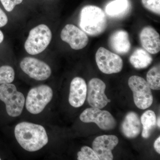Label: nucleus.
<instances>
[{"instance_id":"obj_27","label":"nucleus","mask_w":160,"mask_h":160,"mask_svg":"<svg viewBox=\"0 0 160 160\" xmlns=\"http://www.w3.org/2000/svg\"><path fill=\"white\" fill-rule=\"evenodd\" d=\"M4 35H3V32L0 30V44L2 43L4 40Z\"/></svg>"},{"instance_id":"obj_8","label":"nucleus","mask_w":160,"mask_h":160,"mask_svg":"<svg viewBox=\"0 0 160 160\" xmlns=\"http://www.w3.org/2000/svg\"><path fill=\"white\" fill-rule=\"evenodd\" d=\"M80 119L83 122L96 123L100 129L104 130L114 129L117 124L109 112L92 107L85 109L80 115Z\"/></svg>"},{"instance_id":"obj_28","label":"nucleus","mask_w":160,"mask_h":160,"mask_svg":"<svg viewBox=\"0 0 160 160\" xmlns=\"http://www.w3.org/2000/svg\"><path fill=\"white\" fill-rule=\"evenodd\" d=\"M157 125H158V126L159 128H160V117H159V118H158V122H157Z\"/></svg>"},{"instance_id":"obj_22","label":"nucleus","mask_w":160,"mask_h":160,"mask_svg":"<svg viewBox=\"0 0 160 160\" xmlns=\"http://www.w3.org/2000/svg\"><path fill=\"white\" fill-rule=\"evenodd\" d=\"M77 155L78 160H99L93 149L87 146L82 147Z\"/></svg>"},{"instance_id":"obj_15","label":"nucleus","mask_w":160,"mask_h":160,"mask_svg":"<svg viewBox=\"0 0 160 160\" xmlns=\"http://www.w3.org/2000/svg\"><path fill=\"white\" fill-rule=\"evenodd\" d=\"M109 43L110 48L118 54H126L131 49L129 34L125 30H119L113 32L109 38Z\"/></svg>"},{"instance_id":"obj_23","label":"nucleus","mask_w":160,"mask_h":160,"mask_svg":"<svg viewBox=\"0 0 160 160\" xmlns=\"http://www.w3.org/2000/svg\"><path fill=\"white\" fill-rule=\"evenodd\" d=\"M145 8L149 11L160 15V0H142Z\"/></svg>"},{"instance_id":"obj_1","label":"nucleus","mask_w":160,"mask_h":160,"mask_svg":"<svg viewBox=\"0 0 160 160\" xmlns=\"http://www.w3.org/2000/svg\"><path fill=\"white\" fill-rule=\"evenodd\" d=\"M14 135L20 146L29 152L40 150L49 141L47 132L43 126L28 122H22L17 125Z\"/></svg>"},{"instance_id":"obj_2","label":"nucleus","mask_w":160,"mask_h":160,"mask_svg":"<svg viewBox=\"0 0 160 160\" xmlns=\"http://www.w3.org/2000/svg\"><path fill=\"white\" fill-rule=\"evenodd\" d=\"M79 26L89 35H99L105 31L107 27L106 14L98 6H85L80 12Z\"/></svg>"},{"instance_id":"obj_11","label":"nucleus","mask_w":160,"mask_h":160,"mask_svg":"<svg viewBox=\"0 0 160 160\" xmlns=\"http://www.w3.org/2000/svg\"><path fill=\"white\" fill-rule=\"evenodd\" d=\"M61 38L75 50L83 49L89 42V38L86 33L72 24H68L64 27L61 32Z\"/></svg>"},{"instance_id":"obj_29","label":"nucleus","mask_w":160,"mask_h":160,"mask_svg":"<svg viewBox=\"0 0 160 160\" xmlns=\"http://www.w3.org/2000/svg\"><path fill=\"white\" fill-rule=\"evenodd\" d=\"M1 160V158H0V160Z\"/></svg>"},{"instance_id":"obj_4","label":"nucleus","mask_w":160,"mask_h":160,"mask_svg":"<svg viewBox=\"0 0 160 160\" xmlns=\"http://www.w3.org/2000/svg\"><path fill=\"white\" fill-rule=\"evenodd\" d=\"M52 35L48 26L38 25L32 29L25 43V49L29 54H38L46 49L51 42Z\"/></svg>"},{"instance_id":"obj_18","label":"nucleus","mask_w":160,"mask_h":160,"mask_svg":"<svg viewBox=\"0 0 160 160\" xmlns=\"http://www.w3.org/2000/svg\"><path fill=\"white\" fill-rule=\"evenodd\" d=\"M152 57L145 49L138 48L129 58V62L137 69H146L151 64Z\"/></svg>"},{"instance_id":"obj_16","label":"nucleus","mask_w":160,"mask_h":160,"mask_svg":"<svg viewBox=\"0 0 160 160\" xmlns=\"http://www.w3.org/2000/svg\"><path fill=\"white\" fill-rule=\"evenodd\" d=\"M122 132L126 137L134 138L141 132V121L138 116L134 112H128L121 126Z\"/></svg>"},{"instance_id":"obj_17","label":"nucleus","mask_w":160,"mask_h":160,"mask_svg":"<svg viewBox=\"0 0 160 160\" xmlns=\"http://www.w3.org/2000/svg\"><path fill=\"white\" fill-rule=\"evenodd\" d=\"M129 10L128 0H114L106 6L105 11L109 17L121 18L126 16Z\"/></svg>"},{"instance_id":"obj_3","label":"nucleus","mask_w":160,"mask_h":160,"mask_svg":"<svg viewBox=\"0 0 160 160\" xmlns=\"http://www.w3.org/2000/svg\"><path fill=\"white\" fill-rule=\"evenodd\" d=\"M0 100L6 104V112L9 116L17 117L22 114L26 99L14 84L6 83L0 86Z\"/></svg>"},{"instance_id":"obj_7","label":"nucleus","mask_w":160,"mask_h":160,"mask_svg":"<svg viewBox=\"0 0 160 160\" xmlns=\"http://www.w3.org/2000/svg\"><path fill=\"white\" fill-rule=\"evenodd\" d=\"M95 58L99 69L105 74L118 73L122 69V58L104 47L99 48L96 53Z\"/></svg>"},{"instance_id":"obj_21","label":"nucleus","mask_w":160,"mask_h":160,"mask_svg":"<svg viewBox=\"0 0 160 160\" xmlns=\"http://www.w3.org/2000/svg\"><path fill=\"white\" fill-rule=\"evenodd\" d=\"M14 78L15 72L12 67L9 66L0 67V85L11 83Z\"/></svg>"},{"instance_id":"obj_6","label":"nucleus","mask_w":160,"mask_h":160,"mask_svg":"<svg viewBox=\"0 0 160 160\" xmlns=\"http://www.w3.org/2000/svg\"><path fill=\"white\" fill-rule=\"evenodd\" d=\"M128 84L133 93V100L138 108L145 109L151 106L153 97L146 80L138 76H132L129 78Z\"/></svg>"},{"instance_id":"obj_26","label":"nucleus","mask_w":160,"mask_h":160,"mask_svg":"<svg viewBox=\"0 0 160 160\" xmlns=\"http://www.w3.org/2000/svg\"><path fill=\"white\" fill-rule=\"evenodd\" d=\"M154 148L155 149L156 151L159 154L160 153V137H159L155 141L154 143Z\"/></svg>"},{"instance_id":"obj_14","label":"nucleus","mask_w":160,"mask_h":160,"mask_svg":"<svg viewBox=\"0 0 160 160\" xmlns=\"http://www.w3.org/2000/svg\"><path fill=\"white\" fill-rule=\"evenodd\" d=\"M140 39L144 49L151 54H157L160 50V37L157 31L150 26L143 28Z\"/></svg>"},{"instance_id":"obj_24","label":"nucleus","mask_w":160,"mask_h":160,"mask_svg":"<svg viewBox=\"0 0 160 160\" xmlns=\"http://www.w3.org/2000/svg\"><path fill=\"white\" fill-rule=\"evenodd\" d=\"M3 7L6 11L11 12L14 9L15 6L21 4L23 0H0Z\"/></svg>"},{"instance_id":"obj_25","label":"nucleus","mask_w":160,"mask_h":160,"mask_svg":"<svg viewBox=\"0 0 160 160\" xmlns=\"http://www.w3.org/2000/svg\"><path fill=\"white\" fill-rule=\"evenodd\" d=\"M8 18L5 12L0 8V27L6 26L8 23Z\"/></svg>"},{"instance_id":"obj_5","label":"nucleus","mask_w":160,"mask_h":160,"mask_svg":"<svg viewBox=\"0 0 160 160\" xmlns=\"http://www.w3.org/2000/svg\"><path fill=\"white\" fill-rule=\"evenodd\" d=\"M52 97L53 91L47 85H40L32 88L28 92L25 102L26 109L32 114H39L51 102Z\"/></svg>"},{"instance_id":"obj_12","label":"nucleus","mask_w":160,"mask_h":160,"mask_svg":"<svg viewBox=\"0 0 160 160\" xmlns=\"http://www.w3.org/2000/svg\"><path fill=\"white\" fill-rule=\"evenodd\" d=\"M119 140L112 135L98 137L92 142V149L101 160H112V150L117 146Z\"/></svg>"},{"instance_id":"obj_9","label":"nucleus","mask_w":160,"mask_h":160,"mask_svg":"<svg viewBox=\"0 0 160 160\" xmlns=\"http://www.w3.org/2000/svg\"><path fill=\"white\" fill-rule=\"evenodd\" d=\"M20 66L25 73L37 81H45L51 75V69L49 65L35 58H24L21 61Z\"/></svg>"},{"instance_id":"obj_19","label":"nucleus","mask_w":160,"mask_h":160,"mask_svg":"<svg viewBox=\"0 0 160 160\" xmlns=\"http://www.w3.org/2000/svg\"><path fill=\"white\" fill-rule=\"evenodd\" d=\"M156 116L152 110L145 112L141 118V123L143 125L142 136L148 138L150 136L151 131L155 127L156 125Z\"/></svg>"},{"instance_id":"obj_20","label":"nucleus","mask_w":160,"mask_h":160,"mask_svg":"<svg viewBox=\"0 0 160 160\" xmlns=\"http://www.w3.org/2000/svg\"><path fill=\"white\" fill-rule=\"evenodd\" d=\"M146 82L149 88L153 90L160 89V66H154L147 72Z\"/></svg>"},{"instance_id":"obj_10","label":"nucleus","mask_w":160,"mask_h":160,"mask_svg":"<svg viewBox=\"0 0 160 160\" xmlns=\"http://www.w3.org/2000/svg\"><path fill=\"white\" fill-rule=\"evenodd\" d=\"M106 88V84L100 79L94 78L90 80L87 94V102L91 107L102 109L111 102L105 94Z\"/></svg>"},{"instance_id":"obj_13","label":"nucleus","mask_w":160,"mask_h":160,"mask_svg":"<svg viewBox=\"0 0 160 160\" xmlns=\"http://www.w3.org/2000/svg\"><path fill=\"white\" fill-rule=\"evenodd\" d=\"M87 85L82 78L76 77L72 81L70 86L69 102L74 108L83 105L87 97Z\"/></svg>"}]
</instances>
